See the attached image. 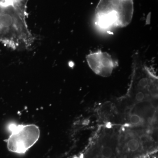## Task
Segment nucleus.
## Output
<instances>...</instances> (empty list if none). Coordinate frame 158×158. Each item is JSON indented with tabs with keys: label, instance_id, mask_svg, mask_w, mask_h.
Wrapping results in <instances>:
<instances>
[{
	"label": "nucleus",
	"instance_id": "nucleus-1",
	"mask_svg": "<svg viewBox=\"0 0 158 158\" xmlns=\"http://www.w3.org/2000/svg\"><path fill=\"white\" fill-rule=\"evenodd\" d=\"M157 146V128L121 125L116 158H147Z\"/></svg>",
	"mask_w": 158,
	"mask_h": 158
},
{
	"label": "nucleus",
	"instance_id": "nucleus-2",
	"mask_svg": "<svg viewBox=\"0 0 158 158\" xmlns=\"http://www.w3.org/2000/svg\"><path fill=\"white\" fill-rule=\"evenodd\" d=\"M132 75L127 106L158 98V77L138 53L133 56Z\"/></svg>",
	"mask_w": 158,
	"mask_h": 158
},
{
	"label": "nucleus",
	"instance_id": "nucleus-3",
	"mask_svg": "<svg viewBox=\"0 0 158 158\" xmlns=\"http://www.w3.org/2000/svg\"><path fill=\"white\" fill-rule=\"evenodd\" d=\"M134 11L133 0H99L94 12V25L98 31L111 34L114 29L130 24Z\"/></svg>",
	"mask_w": 158,
	"mask_h": 158
},
{
	"label": "nucleus",
	"instance_id": "nucleus-4",
	"mask_svg": "<svg viewBox=\"0 0 158 158\" xmlns=\"http://www.w3.org/2000/svg\"><path fill=\"white\" fill-rule=\"evenodd\" d=\"M120 128L109 123L102 126L82 158H116Z\"/></svg>",
	"mask_w": 158,
	"mask_h": 158
},
{
	"label": "nucleus",
	"instance_id": "nucleus-5",
	"mask_svg": "<svg viewBox=\"0 0 158 158\" xmlns=\"http://www.w3.org/2000/svg\"><path fill=\"white\" fill-rule=\"evenodd\" d=\"M122 125L142 128H157V100L136 103L127 107Z\"/></svg>",
	"mask_w": 158,
	"mask_h": 158
},
{
	"label": "nucleus",
	"instance_id": "nucleus-6",
	"mask_svg": "<svg viewBox=\"0 0 158 158\" xmlns=\"http://www.w3.org/2000/svg\"><path fill=\"white\" fill-rule=\"evenodd\" d=\"M10 136L7 141L9 151L18 154H24L39 140L40 131L35 124H16L8 126Z\"/></svg>",
	"mask_w": 158,
	"mask_h": 158
},
{
	"label": "nucleus",
	"instance_id": "nucleus-7",
	"mask_svg": "<svg viewBox=\"0 0 158 158\" xmlns=\"http://www.w3.org/2000/svg\"><path fill=\"white\" fill-rule=\"evenodd\" d=\"M89 67L96 74L102 77H109L113 69L118 65L117 60L106 52L98 50L86 56Z\"/></svg>",
	"mask_w": 158,
	"mask_h": 158
}]
</instances>
